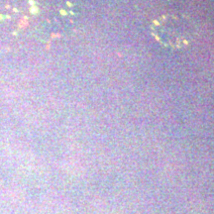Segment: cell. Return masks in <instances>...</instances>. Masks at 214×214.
<instances>
[{
    "label": "cell",
    "mask_w": 214,
    "mask_h": 214,
    "mask_svg": "<svg viewBox=\"0 0 214 214\" xmlns=\"http://www.w3.org/2000/svg\"><path fill=\"white\" fill-rule=\"evenodd\" d=\"M151 33L160 45L172 51L186 48L193 36L192 28L186 20L170 15H164L154 20Z\"/></svg>",
    "instance_id": "1"
}]
</instances>
